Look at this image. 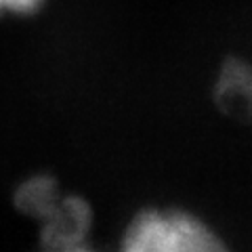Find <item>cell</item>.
I'll list each match as a JSON object with an SVG mask.
<instances>
[{
	"instance_id": "cell-1",
	"label": "cell",
	"mask_w": 252,
	"mask_h": 252,
	"mask_svg": "<svg viewBox=\"0 0 252 252\" xmlns=\"http://www.w3.org/2000/svg\"><path fill=\"white\" fill-rule=\"evenodd\" d=\"M122 246L130 252H208L223 244L206 223L183 210H145L130 220Z\"/></svg>"
},
{
	"instance_id": "cell-2",
	"label": "cell",
	"mask_w": 252,
	"mask_h": 252,
	"mask_svg": "<svg viewBox=\"0 0 252 252\" xmlns=\"http://www.w3.org/2000/svg\"><path fill=\"white\" fill-rule=\"evenodd\" d=\"M89 204L80 198H59L42 220V244L49 250H82L91 229Z\"/></svg>"
},
{
	"instance_id": "cell-3",
	"label": "cell",
	"mask_w": 252,
	"mask_h": 252,
	"mask_svg": "<svg viewBox=\"0 0 252 252\" xmlns=\"http://www.w3.org/2000/svg\"><path fill=\"white\" fill-rule=\"evenodd\" d=\"M57 202H59V189L55 185V181L49 177H34L26 181L17 189V195H15L17 208L36 219H44Z\"/></svg>"
},
{
	"instance_id": "cell-4",
	"label": "cell",
	"mask_w": 252,
	"mask_h": 252,
	"mask_svg": "<svg viewBox=\"0 0 252 252\" xmlns=\"http://www.w3.org/2000/svg\"><path fill=\"white\" fill-rule=\"evenodd\" d=\"M44 0H0V17L2 15H26L40 6Z\"/></svg>"
}]
</instances>
